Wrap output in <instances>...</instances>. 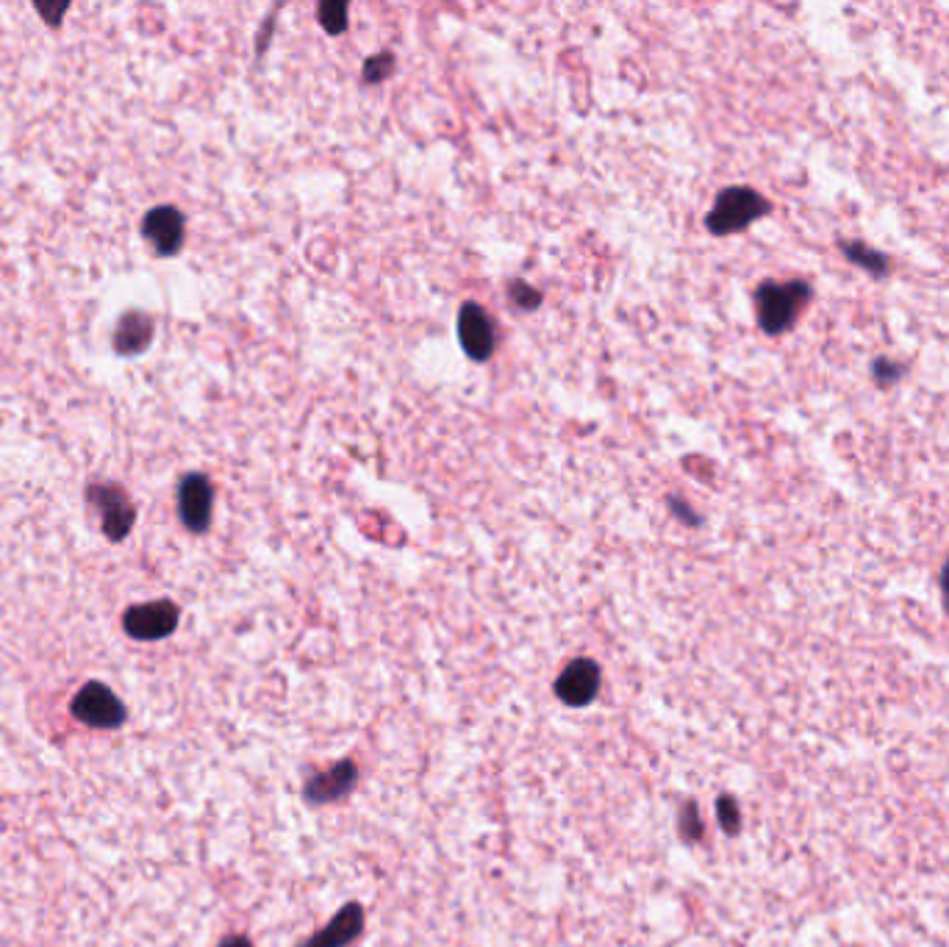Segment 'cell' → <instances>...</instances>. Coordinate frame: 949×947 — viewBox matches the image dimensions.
<instances>
[{
    "mask_svg": "<svg viewBox=\"0 0 949 947\" xmlns=\"http://www.w3.org/2000/svg\"><path fill=\"white\" fill-rule=\"evenodd\" d=\"M73 717L89 728H120L129 711L109 686L92 681L73 697Z\"/></svg>",
    "mask_w": 949,
    "mask_h": 947,
    "instance_id": "cell-3",
    "label": "cell"
},
{
    "mask_svg": "<svg viewBox=\"0 0 949 947\" xmlns=\"http://www.w3.org/2000/svg\"><path fill=\"white\" fill-rule=\"evenodd\" d=\"M458 336H461V348L467 350L469 359L486 361L494 353V323L483 305L478 303H464L461 314H458Z\"/></svg>",
    "mask_w": 949,
    "mask_h": 947,
    "instance_id": "cell-9",
    "label": "cell"
},
{
    "mask_svg": "<svg viewBox=\"0 0 949 947\" xmlns=\"http://www.w3.org/2000/svg\"><path fill=\"white\" fill-rule=\"evenodd\" d=\"M836 244H839L841 256L846 262L861 267L864 273H869L872 278H886L891 273V259L882 251H877V248H872V244L855 242V239H839Z\"/></svg>",
    "mask_w": 949,
    "mask_h": 947,
    "instance_id": "cell-13",
    "label": "cell"
},
{
    "mask_svg": "<svg viewBox=\"0 0 949 947\" xmlns=\"http://www.w3.org/2000/svg\"><path fill=\"white\" fill-rule=\"evenodd\" d=\"M212 506H214V489L212 481L201 472H192L178 487V514H181L183 526L189 531L203 534L212 523Z\"/></svg>",
    "mask_w": 949,
    "mask_h": 947,
    "instance_id": "cell-7",
    "label": "cell"
},
{
    "mask_svg": "<svg viewBox=\"0 0 949 947\" xmlns=\"http://www.w3.org/2000/svg\"><path fill=\"white\" fill-rule=\"evenodd\" d=\"M941 598H944V611L949 614V559L944 562V570H941Z\"/></svg>",
    "mask_w": 949,
    "mask_h": 947,
    "instance_id": "cell-20",
    "label": "cell"
},
{
    "mask_svg": "<svg viewBox=\"0 0 949 947\" xmlns=\"http://www.w3.org/2000/svg\"><path fill=\"white\" fill-rule=\"evenodd\" d=\"M122 628L131 639L156 642L170 636L178 628V606L170 600H153V603L131 606L122 618Z\"/></svg>",
    "mask_w": 949,
    "mask_h": 947,
    "instance_id": "cell-4",
    "label": "cell"
},
{
    "mask_svg": "<svg viewBox=\"0 0 949 947\" xmlns=\"http://www.w3.org/2000/svg\"><path fill=\"white\" fill-rule=\"evenodd\" d=\"M681 837L686 839V842H700L702 839V819L700 814H697V806L694 803H686L681 812Z\"/></svg>",
    "mask_w": 949,
    "mask_h": 947,
    "instance_id": "cell-17",
    "label": "cell"
},
{
    "mask_svg": "<svg viewBox=\"0 0 949 947\" xmlns=\"http://www.w3.org/2000/svg\"><path fill=\"white\" fill-rule=\"evenodd\" d=\"M153 339V320L145 312H129L122 314V320L117 323L115 331V348L120 353H140L151 345Z\"/></svg>",
    "mask_w": 949,
    "mask_h": 947,
    "instance_id": "cell-12",
    "label": "cell"
},
{
    "mask_svg": "<svg viewBox=\"0 0 949 947\" xmlns=\"http://www.w3.org/2000/svg\"><path fill=\"white\" fill-rule=\"evenodd\" d=\"M392 64H395V59H392L389 53L372 56V59L364 64V79L370 81V84H377V81H384L386 75L392 73Z\"/></svg>",
    "mask_w": 949,
    "mask_h": 947,
    "instance_id": "cell-18",
    "label": "cell"
},
{
    "mask_svg": "<svg viewBox=\"0 0 949 947\" xmlns=\"http://www.w3.org/2000/svg\"><path fill=\"white\" fill-rule=\"evenodd\" d=\"M769 212H772V203L761 192L749 190V187H728L717 195V203L706 217V226L717 237H728V233L747 231L755 220L767 217Z\"/></svg>",
    "mask_w": 949,
    "mask_h": 947,
    "instance_id": "cell-2",
    "label": "cell"
},
{
    "mask_svg": "<svg viewBox=\"0 0 949 947\" xmlns=\"http://www.w3.org/2000/svg\"><path fill=\"white\" fill-rule=\"evenodd\" d=\"M316 17L328 34H341L347 28V7L345 3H323L316 9Z\"/></svg>",
    "mask_w": 949,
    "mask_h": 947,
    "instance_id": "cell-16",
    "label": "cell"
},
{
    "mask_svg": "<svg viewBox=\"0 0 949 947\" xmlns=\"http://www.w3.org/2000/svg\"><path fill=\"white\" fill-rule=\"evenodd\" d=\"M528 284H514L512 287V298L517 300V303H522L525 309H536V305L542 303V295L539 292H528Z\"/></svg>",
    "mask_w": 949,
    "mask_h": 947,
    "instance_id": "cell-19",
    "label": "cell"
},
{
    "mask_svg": "<svg viewBox=\"0 0 949 947\" xmlns=\"http://www.w3.org/2000/svg\"><path fill=\"white\" fill-rule=\"evenodd\" d=\"M755 314L764 334L783 336L797 325L805 305L814 300L808 281H764L753 295Z\"/></svg>",
    "mask_w": 949,
    "mask_h": 947,
    "instance_id": "cell-1",
    "label": "cell"
},
{
    "mask_svg": "<svg viewBox=\"0 0 949 947\" xmlns=\"http://www.w3.org/2000/svg\"><path fill=\"white\" fill-rule=\"evenodd\" d=\"M908 367L902 361L891 359V356H877L872 361V379H875L877 389H891V386L900 384L905 379Z\"/></svg>",
    "mask_w": 949,
    "mask_h": 947,
    "instance_id": "cell-14",
    "label": "cell"
},
{
    "mask_svg": "<svg viewBox=\"0 0 949 947\" xmlns=\"http://www.w3.org/2000/svg\"><path fill=\"white\" fill-rule=\"evenodd\" d=\"M89 503L100 512V523H104V534L111 542L125 539V534L134 526V506H131L129 495L120 487H92Z\"/></svg>",
    "mask_w": 949,
    "mask_h": 947,
    "instance_id": "cell-8",
    "label": "cell"
},
{
    "mask_svg": "<svg viewBox=\"0 0 949 947\" xmlns=\"http://www.w3.org/2000/svg\"><path fill=\"white\" fill-rule=\"evenodd\" d=\"M717 819L728 837H736L742 831V812H738V803L733 794H722L717 801Z\"/></svg>",
    "mask_w": 949,
    "mask_h": 947,
    "instance_id": "cell-15",
    "label": "cell"
},
{
    "mask_svg": "<svg viewBox=\"0 0 949 947\" xmlns=\"http://www.w3.org/2000/svg\"><path fill=\"white\" fill-rule=\"evenodd\" d=\"M219 947H253V942H250L248 936H242V934H233V936H226V939L219 942Z\"/></svg>",
    "mask_w": 949,
    "mask_h": 947,
    "instance_id": "cell-21",
    "label": "cell"
},
{
    "mask_svg": "<svg viewBox=\"0 0 949 947\" xmlns=\"http://www.w3.org/2000/svg\"><path fill=\"white\" fill-rule=\"evenodd\" d=\"M364 906L347 903L331 916V923L311 934L303 945L298 947H350L361 934H364Z\"/></svg>",
    "mask_w": 949,
    "mask_h": 947,
    "instance_id": "cell-10",
    "label": "cell"
},
{
    "mask_svg": "<svg viewBox=\"0 0 949 947\" xmlns=\"http://www.w3.org/2000/svg\"><path fill=\"white\" fill-rule=\"evenodd\" d=\"M600 681H603V672H600L597 661L575 659L561 670L553 690L555 697L564 706H569V709H584V706L594 703L597 692H600Z\"/></svg>",
    "mask_w": 949,
    "mask_h": 947,
    "instance_id": "cell-5",
    "label": "cell"
},
{
    "mask_svg": "<svg viewBox=\"0 0 949 947\" xmlns=\"http://www.w3.org/2000/svg\"><path fill=\"white\" fill-rule=\"evenodd\" d=\"M142 233L158 256H172L183 244V214L176 206H158L145 214Z\"/></svg>",
    "mask_w": 949,
    "mask_h": 947,
    "instance_id": "cell-11",
    "label": "cell"
},
{
    "mask_svg": "<svg viewBox=\"0 0 949 947\" xmlns=\"http://www.w3.org/2000/svg\"><path fill=\"white\" fill-rule=\"evenodd\" d=\"M356 783H359V767H356V762L345 758V762L331 764L328 770L314 772L305 781L303 798L311 806H328V803L341 801L353 792Z\"/></svg>",
    "mask_w": 949,
    "mask_h": 947,
    "instance_id": "cell-6",
    "label": "cell"
}]
</instances>
